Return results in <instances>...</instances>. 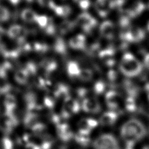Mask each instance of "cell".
<instances>
[{"instance_id": "obj_33", "label": "cell", "mask_w": 149, "mask_h": 149, "mask_svg": "<svg viewBox=\"0 0 149 149\" xmlns=\"http://www.w3.org/2000/svg\"><path fill=\"white\" fill-rule=\"evenodd\" d=\"M79 76H80L81 78L85 80L87 79H89L90 77V76H91V74L90 73L89 71H88L87 70H84L82 72L80 71Z\"/></svg>"}, {"instance_id": "obj_29", "label": "cell", "mask_w": 149, "mask_h": 149, "mask_svg": "<svg viewBox=\"0 0 149 149\" xmlns=\"http://www.w3.org/2000/svg\"><path fill=\"white\" fill-rule=\"evenodd\" d=\"M55 98L52 96L47 95L44 97V104L47 108L49 109L53 108L55 105Z\"/></svg>"}, {"instance_id": "obj_38", "label": "cell", "mask_w": 149, "mask_h": 149, "mask_svg": "<svg viewBox=\"0 0 149 149\" xmlns=\"http://www.w3.org/2000/svg\"><path fill=\"white\" fill-rule=\"evenodd\" d=\"M141 149H149V146H144V147H143Z\"/></svg>"}, {"instance_id": "obj_28", "label": "cell", "mask_w": 149, "mask_h": 149, "mask_svg": "<svg viewBox=\"0 0 149 149\" xmlns=\"http://www.w3.org/2000/svg\"><path fill=\"white\" fill-rule=\"evenodd\" d=\"M36 22H37L40 27L45 28L48 25L49 19L46 16L38 15Z\"/></svg>"}, {"instance_id": "obj_3", "label": "cell", "mask_w": 149, "mask_h": 149, "mask_svg": "<svg viewBox=\"0 0 149 149\" xmlns=\"http://www.w3.org/2000/svg\"><path fill=\"white\" fill-rule=\"evenodd\" d=\"M141 68L140 62L131 54H126L122 59L120 69L122 72L126 75H136L140 72Z\"/></svg>"}, {"instance_id": "obj_12", "label": "cell", "mask_w": 149, "mask_h": 149, "mask_svg": "<svg viewBox=\"0 0 149 149\" xmlns=\"http://www.w3.org/2000/svg\"><path fill=\"white\" fill-rule=\"evenodd\" d=\"M16 105L17 101L16 97L11 94H7L3 100L5 112H14Z\"/></svg>"}, {"instance_id": "obj_25", "label": "cell", "mask_w": 149, "mask_h": 149, "mask_svg": "<svg viewBox=\"0 0 149 149\" xmlns=\"http://www.w3.org/2000/svg\"><path fill=\"white\" fill-rule=\"evenodd\" d=\"M68 70L69 74L72 76H79L80 73V70L79 69L78 66L74 62H70L68 65Z\"/></svg>"}, {"instance_id": "obj_26", "label": "cell", "mask_w": 149, "mask_h": 149, "mask_svg": "<svg viewBox=\"0 0 149 149\" xmlns=\"http://www.w3.org/2000/svg\"><path fill=\"white\" fill-rule=\"evenodd\" d=\"M10 17V12L5 6L0 5V21L5 22L9 20Z\"/></svg>"}, {"instance_id": "obj_31", "label": "cell", "mask_w": 149, "mask_h": 149, "mask_svg": "<svg viewBox=\"0 0 149 149\" xmlns=\"http://www.w3.org/2000/svg\"><path fill=\"white\" fill-rule=\"evenodd\" d=\"M38 3L44 7L52 8L54 6V3L52 0H38Z\"/></svg>"}, {"instance_id": "obj_19", "label": "cell", "mask_w": 149, "mask_h": 149, "mask_svg": "<svg viewBox=\"0 0 149 149\" xmlns=\"http://www.w3.org/2000/svg\"><path fill=\"white\" fill-rule=\"evenodd\" d=\"M137 104L136 101L132 97L130 96L125 101V109L129 113L136 112L137 110Z\"/></svg>"}, {"instance_id": "obj_8", "label": "cell", "mask_w": 149, "mask_h": 149, "mask_svg": "<svg viewBox=\"0 0 149 149\" xmlns=\"http://www.w3.org/2000/svg\"><path fill=\"white\" fill-rule=\"evenodd\" d=\"M106 104L109 110L116 111L118 112L119 111V105L120 103V95L114 91L108 92L105 96Z\"/></svg>"}, {"instance_id": "obj_7", "label": "cell", "mask_w": 149, "mask_h": 149, "mask_svg": "<svg viewBox=\"0 0 149 149\" xmlns=\"http://www.w3.org/2000/svg\"><path fill=\"white\" fill-rule=\"evenodd\" d=\"M81 108L85 112L90 113H98L101 109L100 102L94 98H85L81 104Z\"/></svg>"}, {"instance_id": "obj_35", "label": "cell", "mask_w": 149, "mask_h": 149, "mask_svg": "<svg viewBox=\"0 0 149 149\" xmlns=\"http://www.w3.org/2000/svg\"><path fill=\"white\" fill-rule=\"evenodd\" d=\"M136 143H125V149H135V146Z\"/></svg>"}, {"instance_id": "obj_17", "label": "cell", "mask_w": 149, "mask_h": 149, "mask_svg": "<svg viewBox=\"0 0 149 149\" xmlns=\"http://www.w3.org/2000/svg\"><path fill=\"white\" fill-rule=\"evenodd\" d=\"M95 6L98 13L101 15H105L109 12L111 8V3L109 0H97Z\"/></svg>"}, {"instance_id": "obj_13", "label": "cell", "mask_w": 149, "mask_h": 149, "mask_svg": "<svg viewBox=\"0 0 149 149\" xmlns=\"http://www.w3.org/2000/svg\"><path fill=\"white\" fill-rule=\"evenodd\" d=\"M38 119V114L33 112H27L23 118L24 125L26 127L31 129L33 126H34L39 122Z\"/></svg>"}, {"instance_id": "obj_9", "label": "cell", "mask_w": 149, "mask_h": 149, "mask_svg": "<svg viewBox=\"0 0 149 149\" xmlns=\"http://www.w3.org/2000/svg\"><path fill=\"white\" fill-rule=\"evenodd\" d=\"M119 113L120 112L111 110L106 111L101 115L99 122L102 126H112L117 121Z\"/></svg>"}, {"instance_id": "obj_11", "label": "cell", "mask_w": 149, "mask_h": 149, "mask_svg": "<svg viewBox=\"0 0 149 149\" xmlns=\"http://www.w3.org/2000/svg\"><path fill=\"white\" fill-rule=\"evenodd\" d=\"M8 35L13 39L20 40L23 38L27 34V30L20 25L14 24L11 26L8 30Z\"/></svg>"}, {"instance_id": "obj_24", "label": "cell", "mask_w": 149, "mask_h": 149, "mask_svg": "<svg viewBox=\"0 0 149 149\" xmlns=\"http://www.w3.org/2000/svg\"><path fill=\"white\" fill-rule=\"evenodd\" d=\"M41 66L46 71H51L56 67V63L52 60L45 59L41 62Z\"/></svg>"}, {"instance_id": "obj_30", "label": "cell", "mask_w": 149, "mask_h": 149, "mask_svg": "<svg viewBox=\"0 0 149 149\" xmlns=\"http://www.w3.org/2000/svg\"><path fill=\"white\" fill-rule=\"evenodd\" d=\"M27 72L29 73V74H34L36 72V66L33 63H28L26 65V68H24Z\"/></svg>"}, {"instance_id": "obj_21", "label": "cell", "mask_w": 149, "mask_h": 149, "mask_svg": "<svg viewBox=\"0 0 149 149\" xmlns=\"http://www.w3.org/2000/svg\"><path fill=\"white\" fill-rule=\"evenodd\" d=\"M113 27L111 22H107L103 23L101 27L102 34L105 37H110L112 35Z\"/></svg>"}, {"instance_id": "obj_10", "label": "cell", "mask_w": 149, "mask_h": 149, "mask_svg": "<svg viewBox=\"0 0 149 149\" xmlns=\"http://www.w3.org/2000/svg\"><path fill=\"white\" fill-rule=\"evenodd\" d=\"M98 123V121L93 118H82L78 123V130L90 133L93 129L97 127Z\"/></svg>"}, {"instance_id": "obj_23", "label": "cell", "mask_w": 149, "mask_h": 149, "mask_svg": "<svg viewBox=\"0 0 149 149\" xmlns=\"http://www.w3.org/2000/svg\"><path fill=\"white\" fill-rule=\"evenodd\" d=\"M13 143L8 137H3L0 141V149H13Z\"/></svg>"}, {"instance_id": "obj_36", "label": "cell", "mask_w": 149, "mask_h": 149, "mask_svg": "<svg viewBox=\"0 0 149 149\" xmlns=\"http://www.w3.org/2000/svg\"><path fill=\"white\" fill-rule=\"evenodd\" d=\"M5 33V30L3 29L2 27L0 26V38Z\"/></svg>"}, {"instance_id": "obj_16", "label": "cell", "mask_w": 149, "mask_h": 149, "mask_svg": "<svg viewBox=\"0 0 149 149\" xmlns=\"http://www.w3.org/2000/svg\"><path fill=\"white\" fill-rule=\"evenodd\" d=\"M38 15L31 9L26 8L21 13L22 19L26 23H32L36 21Z\"/></svg>"}, {"instance_id": "obj_18", "label": "cell", "mask_w": 149, "mask_h": 149, "mask_svg": "<svg viewBox=\"0 0 149 149\" xmlns=\"http://www.w3.org/2000/svg\"><path fill=\"white\" fill-rule=\"evenodd\" d=\"M29 76L30 74L25 69H21L16 72L15 79L18 83L24 84L27 82Z\"/></svg>"}, {"instance_id": "obj_2", "label": "cell", "mask_w": 149, "mask_h": 149, "mask_svg": "<svg viewBox=\"0 0 149 149\" xmlns=\"http://www.w3.org/2000/svg\"><path fill=\"white\" fill-rule=\"evenodd\" d=\"M93 149H120L117 138L112 133H103L93 142Z\"/></svg>"}, {"instance_id": "obj_34", "label": "cell", "mask_w": 149, "mask_h": 149, "mask_svg": "<svg viewBox=\"0 0 149 149\" xmlns=\"http://www.w3.org/2000/svg\"><path fill=\"white\" fill-rule=\"evenodd\" d=\"M104 90V87L102 84H98L96 86L95 91L97 94H100L102 93V91Z\"/></svg>"}, {"instance_id": "obj_14", "label": "cell", "mask_w": 149, "mask_h": 149, "mask_svg": "<svg viewBox=\"0 0 149 149\" xmlns=\"http://www.w3.org/2000/svg\"><path fill=\"white\" fill-rule=\"evenodd\" d=\"M79 25L84 29H89L95 24V20L90 15L83 14L80 15L77 19Z\"/></svg>"}, {"instance_id": "obj_1", "label": "cell", "mask_w": 149, "mask_h": 149, "mask_svg": "<svg viewBox=\"0 0 149 149\" xmlns=\"http://www.w3.org/2000/svg\"><path fill=\"white\" fill-rule=\"evenodd\" d=\"M147 133L145 125L136 118H131L126 120L120 129V136L125 143H137L146 136Z\"/></svg>"}, {"instance_id": "obj_22", "label": "cell", "mask_w": 149, "mask_h": 149, "mask_svg": "<svg viewBox=\"0 0 149 149\" xmlns=\"http://www.w3.org/2000/svg\"><path fill=\"white\" fill-rule=\"evenodd\" d=\"M31 129L35 135L42 136L46 130L47 126L44 123L38 122L34 126H33Z\"/></svg>"}, {"instance_id": "obj_37", "label": "cell", "mask_w": 149, "mask_h": 149, "mask_svg": "<svg viewBox=\"0 0 149 149\" xmlns=\"http://www.w3.org/2000/svg\"><path fill=\"white\" fill-rule=\"evenodd\" d=\"M146 63L147 66L149 68V54L146 58Z\"/></svg>"}, {"instance_id": "obj_6", "label": "cell", "mask_w": 149, "mask_h": 149, "mask_svg": "<svg viewBox=\"0 0 149 149\" xmlns=\"http://www.w3.org/2000/svg\"><path fill=\"white\" fill-rule=\"evenodd\" d=\"M56 132L59 138L63 141H68L74 137L71 127L65 122L56 125Z\"/></svg>"}, {"instance_id": "obj_39", "label": "cell", "mask_w": 149, "mask_h": 149, "mask_svg": "<svg viewBox=\"0 0 149 149\" xmlns=\"http://www.w3.org/2000/svg\"><path fill=\"white\" fill-rule=\"evenodd\" d=\"M148 101H149V95H148Z\"/></svg>"}, {"instance_id": "obj_32", "label": "cell", "mask_w": 149, "mask_h": 149, "mask_svg": "<svg viewBox=\"0 0 149 149\" xmlns=\"http://www.w3.org/2000/svg\"><path fill=\"white\" fill-rule=\"evenodd\" d=\"M25 149H41V147L34 143H29L25 144Z\"/></svg>"}, {"instance_id": "obj_4", "label": "cell", "mask_w": 149, "mask_h": 149, "mask_svg": "<svg viewBox=\"0 0 149 149\" xmlns=\"http://www.w3.org/2000/svg\"><path fill=\"white\" fill-rule=\"evenodd\" d=\"M18 124L19 119L14 112H5L0 119V130L5 134H9Z\"/></svg>"}, {"instance_id": "obj_5", "label": "cell", "mask_w": 149, "mask_h": 149, "mask_svg": "<svg viewBox=\"0 0 149 149\" xmlns=\"http://www.w3.org/2000/svg\"><path fill=\"white\" fill-rule=\"evenodd\" d=\"M80 109V104L76 100L68 97L64 99L61 115L64 119H68L72 115L77 113Z\"/></svg>"}, {"instance_id": "obj_15", "label": "cell", "mask_w": 149, "mask_h": 149, "mask_svg": "<svg viewBox=\"0 0 149 149\" xmlns=\"http://www.w3.org/2000/svg\"><path fill=\"white\" fill-rule=\"evenodd\" d=\"M74 139L75 141L82 146H87L90 144L91 138L90 133L78 130L77 132L74 134Z\"/></svg>"}, {"instance_id": "obj_20", "label": "cell", "mask_w": 149, "mask_h": 149, "mask_svg": "<svg viewBox=\"0 0 149 149\" xmlns=\"http://www.w3.org/2000/svg\"><path fill=\"white\" fill-rule=\"evenodd\" d=\"M70 45L74 48H81L85 44V38L81 35H79L72 38L69 41Z\"/></svg>"}, {"instance_id": "obj_27", "label": "cell", "mask_w": 149, "mask_h": 149, "mask_svg": "<svg viewBox=\"0 0 149 149\" xmlns=\"http://www.w3.org/2000/svg\"><path fill=\"white\" fill-rule=\"evenodd\" d=\"M101 57L103 61H104L106 63H112L113 61V56L112 55V53H111L110 51H104L103 52L101 55Z\"/></svg>"}]
</instances>
